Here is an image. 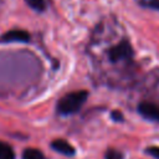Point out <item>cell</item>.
<instances>
[{
    "mask_svg": "<svg viewBox=\"0 0 159 159\" xmlns=\"http://www.w3.org/2000/svg\"><path fill=\"white\" fill-rule=\"evenodd\" d=\"M145 153L152 155L153 158L155 159H159V147H155V145H150L148 148H145Z\"/></svg>",
    "mask_w": 159,
    "mask_h": 159,
    "instance_id": "obj_11",
    "label": "cell"
},
{
    "mask_svg": "<svg viewBox=\"0 0 159 159\" xmlns=\"http://www.w3.org/2000/svg\"><path fill=\"white\" fill-rule=\"evenodd\" d=\"M51 148L56 150L60 154H63L66 157H73L76 154V149L65 139H56L51 143Z\"/></svg>",
    "mask_w": 159,
    "mask_h": 159,
    "instance_id": "obj_5",
    "label": "cell"
},
{
    "mask_svg": "<svg viewBox=\"0 0 159 159\" xmlns=\"http://www.w3.org/2000/svg\"><path fill=\"white\" fill-rule=\"evenodd\" d=\"M29 40L30 35L25 30H11L1 36V41L4 42H27Z\"/></svg>",
    "mask_w": 159,
    "mask_h": 159,
    "instance_id": "obj_4",
    "label": "cell"
},
{
    "mask_svg": "<svg viewBox=\"0 0 159 159\" xmlns=\"http://www.w3.org/2000/svg\"><path fill=\"white\" fill-rule=\"evenodd\" d=\"M134 52L132 48V45L128 40H122L119 41L117 45L112 46L108 51H107V56L108 60L112 63H117L120 61H128L132 60Z\"/></svg>",
    "mask_w": 159,
    "mask_h": 159,
    "instance_id": "obj_2",
    "label": "cell"
},
{
    "mask_svg": "<svg viewBox=\"0 0 159 159\" xmlns=\"http://www.w3.org/2000/svg\"><path fill=\"white\" fill-rule=\"evenodd\" d=\"M139 5L147 9L159 11V0H139Z\"/></svg>",
    "mask_w": 159,
    "mask_h": 159,
    "instance_id": "obj_9",
    "label": "cell"
},
{
    "mask_svg": "<svg viewBox=\"0 0 159 159\" xmlns=\"http://www.w3.org/2000/svg\"><path fill=\"white\" fill-rule=\"evenodd\" d=\"M87 98H88V92L84 89L67 93L57 102V108H56L57 113L61 116H70L77 113L82 108Z\"/></svg>",
    "mask_w": 159,
    "mask_h": 159,
    "instance_id": "obj_1",
    "label": "cell"
},
{
    "mask_svg": "<svg viewBox=\"0 0 159 159\" xmlns=\"http://www.w3.org/2000/svg\"><path fill=\"white\" fill-rule=\"evenodd\" d=\"M0 159H15V153L12 148L2 142H0Z\"/></svg>",
    "mask_w": 159,
    "mask_h": 159,
    "instance_id": "obj_6",
    "label": "cell"
},
{
    "mask_svg": "<svg viewBox=\"0 0 159 159\" xmlns=\"http://www.w3.org/2000/svg\"><path fill=\"white\" fill-rule=\"evenodd\" d=\"M104 158H106V159H123V154H122L119 150L111 148V149H108V150L106 152Z\"/></svg>",
    "mask_w": 159,
    "mask_h": 159,
    "instance_id": "obj_10",
    "label": "cell"
},
{
    "mask_svg": "<svg viewBox=\"0 0 159 159\" xmlns=\"http://www.w3.org/2000/svg\"><path fill=\"white\" fill-rule=\"evenodd\" d=\"M111 118H112L114 122H123V120H124L123 113H122L120 111H112V112H111Z\"/></svg>",
    "mask_w": 159,
    "mask_h": 159,
    "instance_id": "obj_12",
    "label": "cell"
},
{
    "mask_svg": "<svg viewBox=\"0 0 159 159\" xmlns=\"http://www.w3.org/2000/svg\"><path fill=\"white\" fill-rule=\"evenodd\" d=\"M138 113L149 120L159 122V106L152 102H142L138 104Z\"/></svg>",
    "mask_w": 159,
    "mask_h": 159,
    "instance_id": "obj_3",
    "label": "cell"
},
{
    "mask_svg": "<svg viewBox=\"0 0 159 159\" xmlns=\"http://www.w3.org/2000/svg\"><path fill=\"white\" fill-rule=\"evenodd\" d=\"M22 159H45L42 152L35 148H27L22 153Z\"/></svg>",
    "mask_w": 159,
    "mask_h": 159,
    "instance_id": "obj_7",
    "label": "cell"
},
{
    "mask_svg": "<svg viewBox=\"0 0 159 159\" xmlns=\"http://www.w3.org/2000/svg\"><path fill=\"white\" fill-rule=\"evenodd\" d=\"M25 1H26V4H27L31 9H34L35 11H39V12L43 11L45 7H46L45 0H25Z\"/></svg>",
    "mask_w": 159,
    "mask_h": 159,
    "instance_id": "obj_8",
    "label": "cell"
}]
</instances>
